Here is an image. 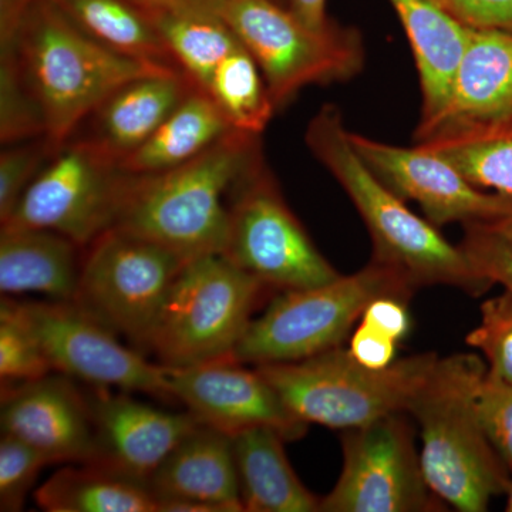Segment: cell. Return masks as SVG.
Segmentation results:
<instances>
[{"instance_id": "1", "label": "cell", "mask_w": 512, "mask_h": 512, "mask_svg": "<svg viewBox=\"0 0 512 512\" xmlns=\"http://www.w3.org/2000/svg\"><path fill=\"white\" fill-rule=\"evenodd\" d=\"M305 143L340 187L345 190L373 241V259L403 272L417 288L447 285L480 295L490 288L436 225L423 220L404 204L356 153L342 113L323 104L309 121Z\"/></svg>"}, {"instance_id": "2", "label": "cell", "mask_w": 512, "mask_h": 512, "mask_svg": "<svg viewBox=\"0 0 512 512\" xmlns=\"http://www.w3.org/2000/svg\"><path fill=\"white\" fill-rule=\"evenodd\" d=\"M261 158L259 137L232 131L178 167L130 173L114 227L156 241L187 261L224 255L229 228L225 198Z\"/></svg>"}, {"instance_id": "3", "label": "cell", "mask_w": 512, "mask_h": 512, "mask_svg": "<svg viewBox=\"0 0 512 512\" xmlns=\"http://www.w3.org/2000/svg\"><path fill=\"white\" fill-rule=\"evenodd\" d=\"M487 365L473 353L439 357L407 414L419 424L420 460L433 493L461 512H484L507 494L511 473L488 440L477 410Z\"/></svg>"}, {"instance_id": "4", "label": "cell", "mask_w": 512, "mask_h": 512, "mask_svg": "<svg viewBox=\"0 0 512 512\" xmlns=\"http://www.w3.org/2000/svg\"><path fill=\"white\" fill-rule=\"evenodd\" d=\"M0 42L12 47L55 147L128 80L171 70L111 52L77 28L53 0H30Z\"/></svg>"}, {"instance_id": "5", "label": "cell", "mask_w": 512, "mask_h": 512, "mask_svg": "<svg viewBox=\"0 0 512 512\" xmlns=\"http://www.w3.org/2000/svg\"><path fill=\"white\" fill-rule=\"evenodd\" d=\"M416 289L399 269L372 259L356 274L281 292L259 318L251 320L232 359L244 365H272L338 348L373 299L396 296L409 301Z\"/></svg>"}, {"instance_id": "6", "label": "cell", "mask_w": 512, "mask_h": 512, "mask_svg": "<svg viewBox=\"0 0 512 512\" xmlns=\"http://www.w3.org/2000/svg\"><path fill=\"white\" fill-rule=\"evenodd\" d=\"M437 359L434 353H423L373 370L338 346L298 362L256 367L296 419L308 426L349 430L406 413Z\"/></svg>"}, {"instance_id": "7", "label": "cell", "mask_w": 512, "mask_h": 512, "mask_svg": "<svg viewBox=\"0 0 512 512\" xmlns=\"http://www.w3.org/2000/svg\"><path fill=\"white\" fill-rule=\"evenodd\" d=\"M266 289L225 255L191 259L171 286L148 352L165 367L232 359Z\"/></svg>"}, {"instance_id": "8", "label": "cell", "mask_w": 512, "mask_h": 512, "mask_svg": "<svg viewBox=\"0 0 512 512\" xmlns=\"http://www.w3.org/2000/svg\"><path fill=\"white\" fill-rule=\"evenodd\" d=\"M220 15L254 56L276 111L305 87L362 72L365 47L356 30L311 29L276 0H228Z\"/></svg>"}, {"instance_id": "9", "label": "cell", "mask_w": 512, "mask_h": 512, "mask_svg": "<svg viewBox=\"0 0 512 512\" xmlns=\"http://www.w3.org/2000/svg\"><path fill=\"white\" fill-rule=\"evenodd\" d=\"M76 303L138 350L151 332L187 259L170 248L117 227L86 249Z\"/></svg>"}, {"instance_id": "10", "label": "cell", "mask_w": 512, "mask_h": 512, "mask_svg": "<svg viewBox=\"0 0 512 512\" xmlns=\"http://www.w3.org/2000/svg\"><path fill=\"white\" fill-rule=\"evenodd\" d=\"M228 211L224 255L266 288L295 291L339 278L289 210L264 158L232 188Z\"/></svg>"}, {"instance_id": "11", "label": "cell", "mask_w": 512, "mask_h": 512, "mask_svg": "<svg viewBox=\"0 0 512 512\" xmlns=\"http://www.w3.org/2000/svg\"><path fill=\"white\" fill-rule=\"evenodd\" d=\"M130 173L99 148L70 137L30 183L2 227L59 232L86 249L114 227Z\"/></svg>"}, {"instance_id": "12", "label": "cell", "mask_w": 512, "mask_h": 512, "mask_svg": "<svg viewBox=\"0 0 512 512\" xmlns=\"http://www.w3.org/2000/svg\"><path fill=\"white\" fill-rule=\"evenodd\" d=\"M407 413L343 430V468L320 512H434L443 501L427 484Z\"/></svg>"}, {"instance_id": "13", "label": "cell", "mask_w": 512, "mask_h": 512, "mask_svg": "<svg viewBox=\"0 0 512 512\" xmlns=\"http://www.w3.org/2000/svg\"><path fill=\"white\" fill-rule=\"evenodd\" d=\"M53 372L94 387L173 400L165 367L124 346L106 325L73 302H19Z\"/></svg>"}, {"instance_id": "14", "label": "cell", "mask_w": 512, "mask_h": 512, "mask_svg": "<svg viewBox=\"0 0 512 512\" xmlns=\"http://www.w3.org/2000/svg\"><path fill=\"white\" fill-rule=\"evenodd\" d=\"M349 140L367 167L403 200L417 202L436 227L490 222L512 211V200L480 190L453 164L429 148L399 147L350 133Z\"/></svg>"}, {"instance_id": "15", "label": "cell", "mask_w": 512, "mask_h": 512, "mask_svg": "<svg viewBox=\"0 0 512 512\" xmlns=\"http://www.w3.org/2000/svg\"><path fill=\"white\" fill-rule=\"evenodd\" d=\"M165 377L173 400L184 403L204 426L229 437L269 427L285 440H296L308 429V424L289 412L258 367L251 370L237 360L222 359L190 367H165Z\"/></svg>"}, {"instance_id": "16", "label": "cell", "mask_w": 512, "mask_h": 512, "mask_svg": "<svg viewBox=\"0 0 512 512\" xmlns=\"http://www.w3.org/2000/svg\"><path fill=\"white\" fill-rule=\"evenodd\" d=\"M2 434L39 451L49 464H94L96 431L89 396L72 377L52 372L2 386Z\"/></svg>"}, {"instance_id": "17", "label": "cell", "mask_w": 512, "mask_h": 512, "mask_svg": "<svg viewBox=\"0 0 512 512\" xmlns=\"http://www.w3.org/2000/svg\"><path fill=\"white\" fill-rule=\"evenodd\" d=\"M89 399L96 431L94 464L141 483L147 484L168 454L201 424L190 412H165L121 390L96 387Z\"/></svg>"}, {"instance_id": "18", "label": "cell", "mask_w": 512, "mask_h": 512, "mask_svg": "<svg viewBox=\"0 0 512 512\" xmlns=\"http://www.w3.org/2000/svg\"><path fill=\"white\" fill-rule=\"evenodd\" d=\"M158 512H242L232 439L198 424L148 480Z\"/></svg>"}, {"instance_id": "19", "label": "cell", "mask_w": 512, "mask_h": 512, "mask_svg": "<svg viewBox=\"0 0 512 512\" xmlns=\"http://www.w3.org/2000/svg\"><path fill=\"white\" fill-rule=\"evenodd\" d=\"M197 89L180 70L138 76L101 101L72 137L87 141L121 164Z\"/></svg>"}, {"instance_id": "20", "label": "cell", "mask_w": 512, "mask_h": 512, "mask_svg": "<svg viewBox=\"0 0 512 512\" xmlns=\"http://www.w3.org/2000/svg\"><path fill=\"white\" fill-rule=\"evenodd\" d=\"M389 2L402 22L419 72L423 99L416 130V140H419L446 109L470 29L464 28L431 0Z\"/></svg>"}, {"instance_id": "21", "label": "cell", "mask_w": 512, "mask_h": 512, "mask_svg": "<svg viewBox=\"0 0 512 512\" xmlns=\"http://www.w3.org/2000/svg\"><path fill=\"white\" fill-rule=\"evenodd\" d=\"M80 249L72 239L50 229L2 227V295L39 293L52 301L73 302L82 272Z\"/></svg>"}, {"instance_id": "22", "label": "cell", "mask_w": 512, "mask_h": 512, "mask_svg": "<svg viewBox=\"0 0 512 512\" xmlns=\"http://www.w3.org/2000/svg\"><path fill=\"white\" fill-rule=\"evenodd\" d=\"M512 111V32L470 29L450 99L434 126L420 137L457 121L490 119Z\"/></svg>"}, {"instance_id": "23", "label": "cell", "mask_w": 512, "mask_h": 512, "mask_svg": "<svg viewBox=\"0 0 512 512\" xmlns=\"http://www.w3.org/2000/svg\"><path fill=\"white\" fill-rule=\"evenodd\" d=\"M239 493L247 512H319L320 500L303 485L286 457L284 437L256 427L231 437Z\"/></svg>"}, {"instance_id": "24", "label": "cell", "mask_w": 512, "mask_h": 512, "mask_svg": "<svg viewBox=\"0 0 512 512\" xmlns=\"http://www.w3.org/2000/svg\"><path fill=\"white\" fill-rule=\"evenodd\" d=\"M417 144L453 164L480 190L512 200V111L446 124Z\"/></svg>"}, {"instance_id": "25", "label": "cell", "mask_w": 512, "mask_h": 512, "mask_svg": "<svg viewBox=\"0 0 512 512\" xmlns=\"http://www.w3.org/2000/svg\"><path fill=\"white\" fill-rule=\"evenodd\" d=\"M232 131L210 94L197 89L120 165L133 174L170 170L200 156Z\"/></svg>"}, {"instance_id": "26", "label": "cell", "mask_w": 512, "mask_h": 512, "mask_svg": "<svg viewBox=\"0 0 512 512\" xmlns=\"http://www.w3.org/2000/svg\"><path fill=\"white\" fill-rule=\"evenodd\" d=\"M49 512H158L146 483L99 464H67L35 491Z\"/></svg>"}, {"instance_id": "27", "label": "cell", "mask_w": 512, "mask_h": 512, "mask_svg": "<svg viewBox=\"0 0 512 512\" xmlns=\"http://www.w3.org/2000/svg\"><path fill=\"white\" fill-rule=\"evenodd\" d=\"M87 36L128 59L181 70L150 13L130 0H53Z\"/></svg>"}, {"instance_id": "28", "label": "cell", "mask_w": 512, "mask_h": 512, "mask_svg": "<svg viewBox=\"0 0 512 512\" xmlns=\"http://www.w3.org/2000/svg\"><path fill=\"white\" fill-rule=\"evenodd\" d=\"M150 15L181 72L204 92L218 66L242 45L220 13L156 12Z\"/></svg>"}, {"instance_id": "29", "label": "cell", "mask_w": 512, "mask_h": 512, "mask_svg": "<svg viewBox=\"0 0 512 512\" xmlns=\"http://www.w3.org/2000/svg\"><path fill=\"white\" fill-rule=\"evenodd\" d=\"M207 93L232 130L249 136H261L276 111L264 74L244 45L218 66Z\"/></svg>"}, {"instance_id": "30", "label": "cell", "mask_w": 512, "mask_h": 512, "mask_svg": "<svg viewBox=\"0 0 512 512\" xmlns=\"http://www.w3.org/2000/svg\"><path fill=\"white\" fill-rule=\"evenodd\" d=\"M40 137H46L45 117L12 47L0 42V141L10 146Z\"/></svg>"}, {"instance_id": "31", "label": "cell", "mask_w": 512, "mask_h": 512, "mask_svg": "<svg viewBox=\"0 0 512 512\" xmlns=\"http://www.w3.org/2000/svg\"><path fill=\"white\" fill-rule=\"evenodd\" d=\"M53 372L42 343L23 316L20 303L9 296L0 303V379L18 384Z\"/></svg>"}, {"instance_id": "32", "label": "cell", "mask_w": 512, "mask_h": 512, "mask_svg": "<svg viewBox=\"0 0 512 512\" xmlns=\"http://www.w3.org/2000/svg\"><path fill=\"white\" fill-rule=\"evenodd\" d=\"M480 323L468 333L466 342L485 359L488 375L512 383V295L487 299L481 305Z\"/></svg>"}, {"instance_id": "33", "label": "cell", "mask_w": 512, "mask_h": 512, "mask_svg": "<svg viewBox=\"0 0 512 512\" xmlns=\"http://www.w3.org/2000/svg\"><path fill=\"white\" fill-rule=\"evenodd\" d=\"M59 147L47 137L10 144L0 154V224H3L30 183L35 180L50 157Z\"/></svg>"}, {"instance_id": "34", "label": "cell", "mask_w": 512, "mask_h": 512, "mask_svg": "<svg viewBox=\"0 0 512 512\" xmlns=\"http://www.w3.org/2000/svg\"><path fill=\"white\" fill-rule=\"evenodd\" d=\"M49 466L39 451L15 437L2 434L0 440V511L23 510L29 491L40 471Z\"/></svg>"}, {"instance_id": "35", "label": "cell", "mask_w": 512, "mask_h": 512, "mask_svg": "<svg viewBox=\"0 0 512 512\" xmlns=\"http://www.w3.org/2000/svg\"><path fill=\"white\" fill-rule=\"evenodd\" d=\"M466 235L460 247L481 278L498 284L512 295V242L484 222L464 225Z\"/></svg>"}, {"instance_id": "36", "label": "cell", "mask_w": 512, "mask_h": 512, "mask_svg": "<svg viewBox=\"0 0 512 512\" xmlns=\"http://www.w3.org/2000/svg\"><path fill=\"white\" fill-rule=\"evenodd\" d=\"M477 410L488 440L512 476V383L485 373Z\"/></svg>"}, {"instance_id": "37", "label": "cell", "mask_w": 512, "mask_h": 512, "mask_svg": "<svg viewBox=\"0 0 512 512\" xmlns=\"http://www.w3.org/2000/svg\"><path fill=\"white\" fill-rule=\"evenodd\" d=\"M468 29L512 32V0H431Z\"/></svg>"}, {"instance_id": "38", "label": "cell", "mask_w": 512, "mask_h": 512, "mask_svg": "<svg viewBox=\"0 0 512 512\" xmlns=\"http://www.w3.org/2000/svg\"><path fill=\"white\" fill-rule=\"evenodd\" d=\"M399 343L366 323L359 322L349 340V353L360 365L382 370L396 362Z\"/></svg>"}, {"instance_id": "39", "label": "cell", "mask_w": 512, "mask_h": 512, "mask_svg": "<svg viewBox=\"0 0 512 512\" xmlns=\"http://www.w3.org/2000/svg\"><path fill=\"white\" fill-rule=\"evenodd\" d=\"M359 322L372 326L397 343L407 338L410 332V313L407 301L396 296H379L366 306Z\"/></svg>"}, {"instance_id": "40", "label": "cell", "mask_w": 512, "mask_h": 512, "mask_svg": "<svg viewBox=\"0 0 512 512\" xmlns=\"http://www.w3.org/2000/svg\"><path fill=\"white\" fill-rule=\"evenodd\" d=\"M148 13L210 12L221 13L228 0H130Z\"/></svg>"}, {"instance_id": "41", "label": "cell", "mask_w": 512, "mask_h": 512, "mask_svg": "<svg viewBox=\"0 0 512 512\" xmlns=\"http://www.w3.org/2000/svg\"><path fill=\"white\" fill-rule=\"evenodd\" d=\"M285 6L311 29L322 32L333 25L326 16V0H285Z\"/></svg>"}, {"instance_id": "42", "label": "cell", "mask_w": 512, "mask_h": 512, "mask_svg": "<svg viewBox=\"0 0 512 512\" xmlns=\"http://www.w3.org/2000/svg\"><path fill=\"white\" fill-rule=\"evenodd\" d=\"M29 2L30 0H0V35L12 30L23 8Z\"/></svg>"}, {"instance_id": "43", "label": "cell", "mask_w": 512, "mask_h": 512, "mask_svg": "<svg viewBox=\"0 0 512 512\" xmlns=\"http://www.w3.org/2000/svg\"><path fill=\"white\" fill-rule=\"evenodd\" d=\"M484 224H487L488 227L494 229V231L497 232V234H500L501 237L512 242V211L503 215V217L497 218V220L484 222Z\"/></svg>"}, {"instance_id": "44", "label": "cell", "mask_w": 512, "mask_h": 512, "mask_svg": "<svg viewBox=\"0 0 512 512\" xmlns=\"http://www.w3.org/2000/svg\"><path fill=\"white\" fill-rule=\"evenodd\" d=\"M505 495H507V504H505V511L512 512V478L510 487H508L507 494Z\"/></svg>"}, {"instance_id": "45", "label": "cell", "mask_w": 512, "mask_h": 512, "mask_svg": "<svg viewBox=\"0 0 512 512\" xmlns=\"http://www.w3.org/2000/svg\"><path fill=\"white\" fill-rule=\"evenodd\" d=\"M276 2L282 3V5H285V0H276Z\"/></svg>"}]
</instances>
